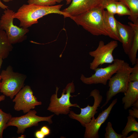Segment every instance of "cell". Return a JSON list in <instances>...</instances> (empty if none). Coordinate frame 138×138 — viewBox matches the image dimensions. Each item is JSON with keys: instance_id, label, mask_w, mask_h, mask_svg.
<instances>
[{"instance_id": "ba28073f", "label": "cell", "mask_w": 138, "mask_h": 138, "mask_svg": "<svg viewBox=\"0 0 138 138\" xmlns=\"http://www.w3.org/2000/svg\"><path fill=\"white\" fill-rule=\"evenodd\" d=\"M118 46V42L116 40H112L106 44L103 41H100L97 49L89 52V55L94 58L90 64V69L94 71L103 64L112 63L114 59L113 53Z\"/></svg>"}, {"instance_id": "3957f363", "label": "cell", "mask_w": 138, "mask_h": 138, "mask_svg": "<svg viewBox=\"0 0 138 138\" xmlns=\"http://www.w3.org/2000/svg\"><path fill=\"white\" fill-rule=\"evenodd\" d=\"M59 88L56 87L55 93L51 96L50 103L47 108L48 111L57 116L60 114H68L71 110V107L80 108L76 103H71L70 99L76 96H72L71 94L75 91V87L73 82L68 84L63 90L61 96L58 98L57 94Z\"/></svg>"}, {"instance_id": "836d02e7", "label": "cell", "mask_w": 138, "mask_h": 138, "mask_svg": "<svg viewBox=\"0 0 138 138\" xmlns=\"http://www.w3.org/2000/svg\"><path fill=\"white\" fill-rule=\"evenodd\" d=\"M5 96L4 95L0 96V102L4 100L5 99Z\"/></svg>"}, {"instance_id": "30bf717a", "label": "cell", "mask_w": 138, "mask_h": 138, "mask_svg": "<svg viewBox=\"0 0 138 138\" xmlns=\"http://www.w3.org/2000/svg\"><path fill=\"white\" fill-rule=\"evenodd\" d=\"M13 101L15 103L14 110L17 111H22L24 113L42 104V102L38 101L34 95L32 90L28 85L24 86L20 90L15 96Z\"/></svg>"}, {"instance_id": "ac0fdd59", "label": "cell", "mask_w": 138, "mask_h": 138, "mask_svg": "<svg viewBox=\"0 0 138 138\" xmlns=\"http://www.w3.org/2000/svg\"><path fill=\"white\" fill-rule=\"evenodd\" d=\"M13 48L5 32L0 29V57L3 59L7 58Z\"/></svg>"}, {"instance_id": "1f68e13d", "label": "cell", "mask_w": 138, "mask_h": 138, "mask_svg": "<svg viewBox=\"0 0 138 138\" xmlns=\"http://www.w3.org/2000/svg\"><path fill=\"white\" fill-rule=\"evenodd\" d=\"M3 59L1 57H0V69L1 68V66L2 65L3 62ZM1 76L0 74V85L1 83Z\"/></svg>"}, {"instance_id": "f1b7e54d", "label": "cell", "mask_w": 138, "mask_h": 138, "mask_svg": "<svg viewBox=\"0 0 138 138\" xmlns=\"http://www.w3.org/2000/svg\"><path fill=\"white\" fill-rule=\"evenodd\" d=\"M35 135L37 138H44L45 136L40 130L37 131L35 133Z\"/></svg>"}, {"instance_id": "d6a6232c", "label": "cell", "mask_w": 138, "mask_h": 138, "mask_svg": "<svg viewBox=\"0 0 138 138\" xmlns=\"http://www.w3.org/2000/svg\"><path fill=\"white\" fill-rule=\"evenodd\" d=\"M132 106L138 108V100H137L133 104Z\"/></svg>"}, {"instance_id": "cb8c5ba5", "label": "cell", "mask_w": 138, "mask_h": 138, "mask_svg": "<svg viewBox=\"0 0 138 138\" xmlns=\"http://www.w3.org/2000/svg\"><path fill=\"white\" fill-rule=\"evenodd\" d=\"M116 14L119 16H130L131 13L127 6L122 2L118 1L117 4Z\"/></svg>"}, {"instance_id": "2e32d148", "label": "cell", "mask_w": 138, "mask_h": 138, "mask_svg": "<svg viewBox=\"0 0 138 138\" xmlns=\"http://www.w3.org/2000/svg\"><path fill=\"white\" fill-rule=\"evenodd\" d=\"M124 93L122 103L124 104V109L126 110L138 100V81L130 82L127 89Z\"/></svg>"}, {"instance_id": "603a6c76", "label": "cell", "mask_w": 138, "mask_h": 138, "mask_svg": "<svg viewBox=\"0 0 138 138\" xmlns=\"http://www.w3.org/2000/svg\"><path fill=\"white\" fill-rule=\"evenodd\" d=\"M105 130V138H123L121 134H118L114 130L110 122L107 123Z\"/></svg>"}, {"instance_id": "e575fe53", "label": "cell", "mask_w": 138, "mask_h": 138, "mask_svg": "<svg viewBox=\"0 0 138 138\" xmlns=\"http://www.w3.org/2000/svg\"><path fill=\"white\" fill-rule=\"evenodd\" d=\"M72 0H68L66 2V5H68L71 3Z\"/></svg>"}, {"instance_id": "74e56055", "label": "cell", "mask_w": 138, "mask_h": 138, "mask_svg": "<svg viewBox=\"0 0 138 138\" xmlns=\"http://www.w3.org/2000/svg\"><path fill=\"white\" fill-rule=\"evenodd\" d=\"M19 138H24L25 136L24 135H22L21 136L19 137Z\"/></svg>"}, {"instance_id": "d590c367", "label": "cell", "mask_w": 138, "mask_h": 138, "mask_svg": "<svg viewBox=\"0 0 138 138\" xmlns=\"http://www.w3.org/2000/svg\"><path fill=\"white\" fill-rule=\"evenodd\" d=\"M13 0H2V1L5 2H8L10 1H12Z\"/></svg>"}, {"instance_id": "484cf974", "label": "cell", "mask_w": 138, "mask_h": 138, "mask_svg": "<svg viewBox=\"0 0 138 138\" xmlns=\"http://www.w3.org/2000/svg\"><path fill=\"white\" fill-rule=\"evenodd\" d=\"M134 66L132 67V71L129 76L130 82L138 81V60H137Z\"/></svg>"}, {"instance_id": "9c48e42d", "label": "cell", "mask_w": 138, "mask_h": 138, "mask_svg": "<svg viewBox=\"0 0 138 138\" xmlns=\"http://www.w3.org/2000/svg\"><path fill=\"white\" fill-rule=\"evenodd\" d=\"M124 62L122 60L114 59L112 63L107 66L97 68L94 70L95 73L90 77H86L82 74L80 79L84 83L87 85L100 84L105 85L108 81L115 73Z\"/></svg>"}, {"instance_id": "5b68a950", "label": "cell", "mask_w": 138, "mask_h": 138, "mask_svg": "<svg viewBox=\"0 0 138 138\" xmlns=\"http://www.w3.org/2000/svg\"><path fill=\"white\" fill-rule=\"evenodd\" d=\"M0 75L2 80L0 92L13 99L24 86L26 75L14 72L10 65L8 66L5 70H2Z\"/></svg>"}, {"instance_id": "d6986e66", "label": "cell", "mask_w": 138, "mask_h": 138, "mask_svg": "<svg viewBox=\"0 0 138 138\" xmlns=\"http://www.w3.org/2000/svg\"><path fill=\"white\" fill-rule=\"evenodd\" d=\"M124 4L129 9L131 15L129 19L133 23H138V0H118Z\"/></svg>"}, {"instance_id": "8fae6325", "label": "cell", "mask_w": 138, "mask_h": 138, "mask_svg": "<svg viewBox=\"0 0 138 138\" xmlns=\"http://www.w3.org/2000/svg\"><path fill=\"white\" fill-rule=\"evenodd\" d=\"M89 96L93 97L94 99V103L92 106L88 105L84 108H80V112L79 114H77L71 110L68 114L71 119L78 121L84 127L91 121L92 118L98 112L97 110L102 100V96L100 94L99 90L97 89H95L90 92Z\"/></svg>"}, {"instance_id": "d4e9b609", "label": "cell", "mask_w": 138, "mask_h": 138, "mask_svg": "<svg viewBox=\"0 0 138 138\" xmlns=\"http://www.w3.org/2000/svg\"><path fill=\"white\" fill-rule=\"evenodd\" d=\"M27 2L28 4L44 6H54L56 3L55 0H28Z\"/></svg>"}, {"instance_id": "7a4b0ae2", "label": "cell", "mask_w": 138, "mask_h": 138, "mask_svg": "<svg viewBox=\"0 0 138 138\" xmlns=\"http://www.w3.org/2000/svg\"><path fill=\"white\" fill-rule=\"evenodd\" d=\"M104 10L100 6L94 8L82 14L69 17L78 25L95 36H107L103 21Z\"/></svg>"}, {"instance_id": "6da1fadb", "label": "cell", "mask_w": 138, "mask_h": 138, "mask_svg": "<svg viewBox=\"0 0 138 138\" xmlns=\"http://www.w3.org/2000/svg\"><path fill=\"white\" fill-rule=\"evenodd\" d=\"M63 4L52 6H40L33 4H23L15 12L12 17L20 21L19 27L28 28L38 23V20L43 16L51 14L63 15L65 18L69 16L60 10Z\"/></svg>"}, {"instance_id": "9a60e30c", "label": "cell", "mask_w": 138, "mask_h": 138, "mask_svg": "<svg viewBox=\"0 0 138 138\" xmlns=\"http://www.w3.org/2000/svg\"><path fill=\"white\" fill-rule=\"evenodd\" d=\"M116 20L114 15L107 10H104L103 15V24L107 36L114 40L121 42L118 31Z\"/></svg>"}, {"instance_id": "4dcf8cb0", "label": "cell", "mask_w": 138, "mask_h": 138, "mask_svg": "<svg viewBox=\"0 0 138 138\" xmlns=\"http://www.w3.org/2000/svg\"><path fill=\"white\" fill-rule=\"evenodd\" d=\"M0 8L5 10L8 9V7L4 4L0 0Z\"/></svg>"}, {"instance_id": "f546056e", "label": "cell", "mask_w": 138, "mask_h": 138, "mask_svg": "<svg viewBox=\"0 0 138 138\" xmlns=\"http://www.w3.org/2000/svg\"><path fill=\"white\" fill-rule=\"evenodd\" d=\"M133 133L130 136L126 137V138H138V132L136 131H133Z\"/></svg>"}, {"instance_id": "5bb4252c", "label": "cell", "mask_w": 138, "mask_h": 138, "mask_svg": "<svg viewBox=\"0 0 138 138\" xmlns=\"http://www.w3.org/2000/svg\"><path fill=\"white\" fill-rule=\"evenodd\" d=\"M119 36L125 53L127 55L130 49L133 36V31L129 25L123 24L116 20Z\"/></svg>"}, {"instance_id": "7402d4cb", "label": "cell", "mask_w": 138, "mask_h": 138, "mask_svg": "<svg viewBox=\"0 0 138 138\" xmlns=\"http://www.w3.org/2000/svg\"><path fill=\"white\" fill-rule=\"evenodd\" d=\"M12 117L10 113L4 112L0 108V138L3 137V131L6 129V125Z\"/></svg>"}, {"instance_id": "277c9868", "label": "cell", "mask_w": 138, "mask_h": 138, "mask_svg": "<svg viewBox=\"0 0 138 138\" xmlns=\"http://www.w3.org/2000/svg\"><path fill=\"white\" fill-rule=\"evenodd\" d=\"M132 70V67L128 63L124 62L115 75L110 79L108 83L109 88L106 93V101L100 108L101 109L118 93L125 92L130 82L129 76Z\"/></svg>"}, {"instance_id": "f35d334b", "label": "cell", "mask_w": 138, "mask_h": 138, "mask_svg": "<svg viewBox=\"0 0 138 138\" xmlns=\"http://www.w3.org/2000/svg\"><path fill=\"white\" fill-rule=\"evenodd\" d=\"M65 1H67L68 0H65Z\"/></svg>"}, {"instance_id": "8d00e7d4", "label": "cell", "mask_w": 138, "mask_h": 138, "mask_svg": "<svg viewBox=\"0 0 138 138\" xmlns=\"http://www.w3.org/2000/svg\"><path fill=\"white\" fill-rule=\"evenodd\" d=\"M63 0H55L56 2L58 3H60Z\"/></svg>"}, {"instance_id": "ffe728a7", "label": "cell", "mask_w": 138, "mask_h": 138, "mask_svg": "<svg viewBox=\"0 0 138 138\" xmlns=\"http://www.w3.org/2000/svg\"><path fill=\"white\" fill-rule=\"evenodd\" d=\"M127 118L128 121L126 125L121 133L123 138H126L129 133L131 132H138V122L135 118L130 115Z\"/></svg>"}, {"instance_id": "4316f807", "label": "cell", "mask_w": 138, "mask_h": 138, "mask_svg": "<svg viewBox=\"0 0 138 138\" xmlns=\"http://www.w3.org/2000/svg\"><path fill=\"white\" fill-rule=\"evenodd\" d=\"M128 112L129 115L135 118H138V108L133 107L131 109L129 110Z\"/></svg>"}, {"instance_id": "52a82bcc", "label": "cell", "mask_w": 138, "mask_h": 138, "mask_svg": "<svg viewBox=\"0 0 138 138\" xmlns=\"http://www.w3.org/2000/svg\"><path fill=\"white\" fill-rule=\"evenodd\" d=\"M35 110H31L23 116L18 117H12L6 125V128L9 126L17 127V133L23 134L27 128L38 125L39 122L46 121L49 124L53 123L52 118L54 114L47 117L39 116L36 115Z\"/></svg>"}, {"instance_id": "7c38bea8", "label": "cell", "mask_w": 138, "mask_h": 138, "mask_svg": "<svg viewBox=\"0 0 138 138\" xmlns=\"http://www.w3.org/2000/svg\"><path fill=\"white\" fill-rule=\"evenodd\" d=\"M117 98L114 99L108 107L100 113L96 119L93 117L91 121L86 124L84 135V138H99V131L101 125L108 118L113 107L116 103Z\"/></svg>"}, {"instance_id": "8992f818", "label": "cell", "mask_w": 138, "mask_h": 138, "mask_svg": "<svg viewBox=\"0 0 138 138\" xmlns=\"http://www.w3.org/2000/svg\"><path fill=\"white\" fill-rule=\"evenodd\" d=\"M15 12L8 9L5 10L0 19V29L6 32L12 44L22 42L27 38L29 30L14 25L12 16Z\"/></svg>"}, {"instance_id": "e0dca14e", "label": "cell", "mask_w": 138, "mask_h": 138, "mask_svg": "<svg viewBox=\"0 0 138 138\" xmlns=\"http://www.w3.org/2000/svg\"><path fill=\"white\" fill-rule=\"evenodd\" d=\"M128 24L133 29V36L131 47L127 55L132 65H134L138 59L136 58V55L138 50V23L134 24L129 22Z\"/></svg>"}, {"instance_id": "4fadbf2b", "label": "cell", "mask_w": 138, "mask_h": 138, "mask_svg": "<svg viewBox=\"0 0 138 138\" xmlns=\"http://www.w3.org/2000/svg\"><path fill=\"white\" fill-rule=\"evenodd\" d=\"M102 0H72L67 7L61 11L68 16H74L84 13L100 6Z\"/></svg>"}, {"instance_id": "44dd1931", "label": "cell", "mask_w": 138, "mask_h": 138, "mask_svg": "<svg viewBox=\"0 0 138 138\" xmlns=\"http://www.w3.org/2000/svg\"><path fill=\"white\" fill-rule=\"evenodd\" d=\"M118 0H102L100 6L104 9L114 15L116 14L117 4Z\"/></svg>"}, {"instance_id": "83f0119b", "label": "cell", "mask_w": 138, "mask_h": 138, "mask_svg": "<svg viewBox=\"0 0 138 138\" xmlns=\"http://www.w3.org/2000/svg\"><path fill=\"white\" fill-rule=\"evenodd\" d=\"M40 130L45 136L49 135L50 133V130L47 126H44L42 127Z\"/></svg>"}]
</instances>
